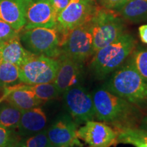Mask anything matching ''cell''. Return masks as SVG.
I'll list each match as a JSON object with an SVG mask.
<instances>
[{
    "mask_svg": "<svg viewBox=\"0 0 147 147\" xmlns=\"http://www.w3.org/2000/svg\"><path fill=\"white\" fill-rule=\"evenodd\" d=\"M123 18L131 23L147 20V0H129L117 10Z\"/></svg>",
    "mask_w": 147,
    "mask_h": 147,
    "instance_id": "obj_18",
    "label": "cell"
},
{
    "mask_svg": "<svg viewBox=\"0 0 147 147\" xmlns=\"http://www.w3.org/2000/svg\"><path fill=\"white\" fill-rule=\"evenodd\" d=\"M34 55L22 45L19 35L0 44V60L21 67Z\"/></svg>",
    "mask_w": 147,
    "mask_h": 147,
    "instance_id": "obj_17",
    "label": "cell"
},
{
    "mask_svg": "<svg viewBox=\"0 0 147 147\" xmlns=\"http://www.w3.org/2000/svg\"><path fill=\"white\" fill-rule=\"evenodd\" d=\"M59 67V60L43 55H34L19 67L20 80L22 83L28 85L53 82Z\"/></svg>",
    "mask_w": 147,
    "mask_h": 147,
    "instance_id": "obj_6",
    "label": "cell"
},
{
    "mask_svg": "<svg viewBox=\"0 0 147 147\" xmlns=\"http://www.w3.org/2000/svg\"><path fill=\"white\" fill-rule=\"evenodd\" d=\"M127 0H98L103 8L117 10L123 5Z\"/></svg>",
    "mask_w": 147,
    "mask_h": 147,
    "instance_id": "obj_26",
    "label": "cell"
},
{
    "mask_svg": "<svg viewBox=\"0 0 147 147\" xmlns=\"http://www.w3.org/2000/svg\"><path fill=\"white\" fill-rule=\"evenodd\" d=\"M136 44L131 34L125 32L110 45L95 52L91 63L95 76L102 80L117 70L135 50Z\"/></svg>",
    "mask_w": 147,
    "mask_h": 147,
    "instance_id": "obj_3",
    "label": "cell"
},
{
    "mask_svg": "<svg viewBox=\"0 0 147 147\" xmlns=\"http://www.w3.org/2000/svg\"><path fill=\"white\" fill-rule=\"evenodd\" d=\"M3 100V97H1V99H0V104H1V102H2V101Z\"/></svg>",
    "mask_w": 147,
    "mask_h": 147,
    "instance_id": "obj_33",
    "label": "cell"
},
{
    "mask_svg": "<svg viewBox=\"0 0 147 147\" xmlns=\"http://www.w3.org/2000/svg\"><path fill=\"white\" fill-rule=\"evenodd\" d=\"M138 33L141 42L143 44L147 45V25H142L140 26Z\"/></svg>",
    "mask_w": 147,
    "mask_h": 147,
    "instance_id": "obj_29",
    "label": "cell"
},
{
    "mask_svg": "<svg viewBox=\"0 0 147 147\" xmlns=\"http://www.w3.org/2000/svg\"><path fill=\"white\" fill-rule=\"evenodd\" d=\"M2 97L5 102L22 111L38 107L42 104L30 89L29 85L23 83L5 87Z\"/></svg>",
    "mask_w": 147,
    "mask_h": 147,
    "instance_id": "obj_15",
    "label": "cell"
},
{
    "mask_svg": "<svg viewBox=\"0 0 147 147\" xmlns=\"http://www.w3.org/2000/svg\"><path fill=\"white\" fill-rule=\"evenodd\" d=\"M93 55L125 33V24L117 11L95 7L89 19Z\"/></svg>",
    "mask_w": 147,
    "mask_h": 147,
    "instance_id": "obj_4",
    "label": "cell"
},
{
    "mask_svg": "<svg viewBox=\"0 0 147 147\" xmlns=\"http://www.w3.org/2000/svg\"><path fill=\"white\" fill-rule=\"evenodd\" d=\"M29 88L42 103L55 98L59 95L54 82L29 85Z\"/></svg>",
    "mask_w": 147,
    "mask_h": 147,
    "instance_id": "obj_22",
    "label": "cell"
},
{
    "mask_svg": "<svg viewBox=\"0 0 147 147\" xmlns=\"http://www.w3.org/2000/svg\"><path fill=\"white\" fill-rule=\"evenodd\" d=\"M30 0H0V20L21 32L26 23V10Z\"/></svg>",
    "mask_w": 147,
    "mask_h": 147,
    "instance_id": "obj_14",
    "label": "cell"
},
{
    "mask_svg": "<svg viewBox=\"0 0 147 147\" xmlns=\"http://www.w3.org/2000/svg\"><path fill=\"white\" fill-rule=\"evenodd\" d=\"M20 82L19 67L0 60V87L5 88Z\"/></svg>",
    "mask_w": 147,
    "mask_h": 147,
    "instance_id": "obj_21",
    "label": "cell"
},
{
    "mask_svg": "<svg viewBox=\"0 0 147 147\" xmlns=\"http://www.w3.org/2000/svg\"><path fill=\"white\" fill-rule=\"evenodd\" d=\"M57 17L69 4L70 0H49Z\"/></svg>",
    "mask_w": 147,
    "mask_h": 147,
    "instance_id": "obj_27",
    "label": "cell"
},
{
    "mask_svg": "<svg viewBox=\"0 0 147 147\" xmlns=\"http://www.w3.org/2000/svg\"><path fill=\"white\" fill-rule=\"evenodd\" d=\"M78 124L69 115H62L47 130L49 142L54 147L82 146L77 136Z\"/></svg>",
    "mask_w": 147,
    "mask_h": 147,
    "instance_id": "obj_10",
    "label": "cell"
},
{
    "mask_svg": "<svg viewBox=\"0 0 147 147\" xmlns=\"http://www.w3.org/2000/svg\"><path fill=\"white\" fill-rule=\"evenodd\" d=\"M24 29L34 27L55 28L57 15L49 0H30L26 10Z\"/></svg>",
    "mask_w": 147,
    "mask_h": 147,
    "instance_id": "obj_13",
    "label": "cell"
},
{
    "mask_svg": "<svg viewBox=\"0 0 147 147\" xmlns=\"http://www.w3.org/2000/svg\"><path fill=\"white\" fill-rule=\"evenodd\" d=\"M104 88L139 108H147V82L130 61L115 71Z\"/></svg>",
    "mask_w": 147,
    "mask_h": 147,
    "instance_id": "obj_2",
    "label": "cell"
},
{
    "mask_svg": "<svg viewBox=\"0 0 147 147\" xmlns=\"http://www.w3.org/2000/svg\"><path fill=\"white\" fill-rule=\"evenodd\" d=\"M20 144L22 147H46L50 144L47 130L44 129L38 133L26 136L20 141Z\"/></svg>",
    "mask_w": 147,
    "mask_h": 147,
    "instance_id": "obj_24",
    "label": "cell"
},
{
    "mask_svg": "<svg viewBox=\"0 0 147 147\" xmlns=\"http://www.w3.org/2000/svg\"><path fill=\"white\" fill-rule=\"evenodd\" d=\"M46 147H54V146H53V145L52 144H49V145H48V146H46Z\"/></svg>",
    "mask_w": 147,
    "mask_h": 147,
    "instance_id": "obj_32",
    "label": "cell"
},
{
    "mask_svg": "<svg viewBox=\"0 0 147 147\" xmlns=\"http://www.w3.org/2000/svg\"><path fill=\"white\" fill-rule=\"evenodd\" d=\"M59 67L53 81L59 94L75 86L82 84L84 78L83 63L74 61L64 55L59 57Z\"/></svg>",
    "mask_w": 147,
    "mask_h": 147,
    "instance_id": "obj_12",
    "label": "cell"
},
{
    "mask_svg": "<svg viewBox=\"0 0 147 147\" xmlns=\"http://www.w3.org/2000/svg\"><path fill=\"white\" fill-rule=\"evenodd\" d=\"M129 1V0H127V1ZM127 1H126V2H127Z\"/></svg>",
    "mask_w": 147,
    "mask_h": 147,
    "instance_id": "obj_34",
    "label": "cell"
},
{
    "mask_svg": "<svg viewBox=\"0 0 147 147\" xmlns=\"http://www.w3.org/2000/svg\"><path fill=\"white\" fill-rule=\"evenodd\" d=\"M63 96L66 109L77 124L93 121L95 112L93 97L82 84L65 91Z\"/></svg>",
    "mask_w": 147,
    "mask_h": 147,
    "instance_id": "obj_9",
    "label": "cell"
},
{
    "mask_svg": "<svg viewBox=\"0 0 147 147\" xmlns=\"http://www.w3.org/2000/svg\"><path fill=\"white\" fill-rule=\"evenodd\" d=\"M22 112L8 102L3 103L0 106V126L8 129L18 128Z\"/></svg>",
    "mask_w": 147,
    "mask_h": 147,
    "instance_id": "obj_20",
    "label": "cell"
},
{
    "mask_svg": "<svg viewBox=\"0 0 147 147\" xmlns=\"http://www.w3.org/2000/svg\"><path fill=\"white\" fill-rule=\"evenodd\" d=\"M77 136L90 147H110L117 143V132L103 122L87 121L77 130Z\"/></svg>",
    "mask_w": 147,
    "mask_h": 147,
    "instance_id": "obj_11",
    "label": "cell"
},
{
    "mask_svg": "<svg viewBox=\"0 0 147 147\" xmlns=\"http://www.w3.org/2000/svg\"><path fill=\"white\" fill-rule=\"evenodd\" d=\"M89 21L67 34L61 45V54L81 63L93 55V38Z\"/></svg>",
    "mask_w": 147,
    "mask_h": 147,
    "instance_id": "obj_7",
    "label": "cell"
},
{
    "mask_svg": "<svg viewBox=\"0 0 147 147\" xmlns=\"http://www.w3.org/2000/svg\"><path fill=\"white\" fill-rule=\"evenodd\" d=\"M129 61L139 74L147 82V48L140 47L134 50Z\"/></svg>",
    "mask_w": 147,
    "mask_h": 147,
    "instance_id": "obj_23",
    "label": "cell"
},
{
    "mask_svg": "<svg viewBox=\"0 0 147 147\" xmlns=\"http://www.w3.org/2000/svg\"><path fill=\"white\" fill-rule=\"evenodd\" d=\"M95 0H70L57 17L56 28L60 35L61 45L72 29L89 21L95 8Z\"/></svg>",
    "mask_w": 147,
    "mask_h": 147,
    "instance_id": "obj_8",
    "label": "cell"
},
{
    "mask_svg": "<svg viewBox=\"0 0 147 147\" xmlns=\"http://www.w3.org/2000/svg\"><path fill=\"white\" fill-rule=\"evenodd\" d=\"M117 143L147 147V131L139 127L123 129L117 132Z\"/></svg>",
    "mask_w": 147,
    "mask_h": 147,
    "instance_id": "obj_19",
    "label": "cell"
},
{
    "mask_svg": "<svg viewBox=\"0 0 147 147\" xmlns=\"http://www.w3.org/2000/svg\"><path fill=\"white\" fill-rule=\"evenodd\" d=\"M20 32L16 31L5 22L0 20V44L19 35Z\"/></svg>",
    "mask_w": 147,
    "mask_h": 147,
    "instance_id": "obj_25",
    "label": "cell"
},
{
    "mask_svg": "<svg viewBox=\"0 0 147 147\" xmlns=\"http://www.w3.org/2000/svg\"><path fill=\"white\" fill-rule=\"evenodd\" d=\"M47 119L41 108L35 107L22 112L18 129L22 136H28L45 129Z\"/></svg>",
    "mask_w": 147,
    "mask_h": 147,
    "instance_id": "obj_16",
    "label": "cell"
},
{
    "mask_svg": "<svg viewBox=\"0 0 147 147\" xmlns=\"http://www.w3.org/2000/svg\"><path fill=\"white\" fill-rule=\"evenodd\" d=\"M19 37L23 47L34 55L55 59L61 53L60 35L56 27L24 29Z\"/></svg>",
    "mask_w": 147,
    "mask_h": 147,
    "instance_id": "obj_5",
    "label": "cell"
},
{
    "mask_svg": "<svg viewBox=\"0 0 147 147\" xmlns=\"http://www.w3.org/2000/svg\"><path fill=\"white\" fill-rule=\"evenodd\" d=\"M92 97L97 120L112 125L117 132L140 123L139 108L104 87L95 90Z\"/></svg>",
    "mask_w": 147,
    "mask_h": 147,
    "instance_id": "obj_1",
    "label": "cell"
},
{
    "mask_svg": "<svg viewBox=\"0 0 147 147\" xmlns=\"http://www.w3.org/2000/svg\"><path fill=\"white\" fill-rule=\"evenodd\" d=\"M3 147H22L20 142H18V140H16L15 138H13L12 140H10L8 144L5 145Z\"/></svg>",
    "mask_w": 147,
    "mask_h": 147,
    "instance_id": "obj_31",
    "label": "cell"
},
{
    "mask_svg": "<svg viewBox=\"0 0 147 147\" xmlns=\"http://www.w3.org/2000/svg\"><path fill=\"white\" fill-rule=\"evenodd\" d=\"M138 127L147 131V115L141 118Z\"/></svg>",
    "mask_w": 147,
    "mask_h": 147,
    "instance_id": "obj_30",
    "label": "cell"
},
{
    "mask_svg": "<svg viewBox=\"0 0 147 147\" xmlns=\"http://www.w3.org/2000/svg\"><path fill=\"white\" fill-rule=\"evenodd\" d=\"M12 139L13 138L11 137V130L0 126V147H3Z\"/></svg>",
    "mask_w": 147,
    "mask_h": 147,
    "instance_id": "obj_28",
    "label": "cell"
}]
</instances>
